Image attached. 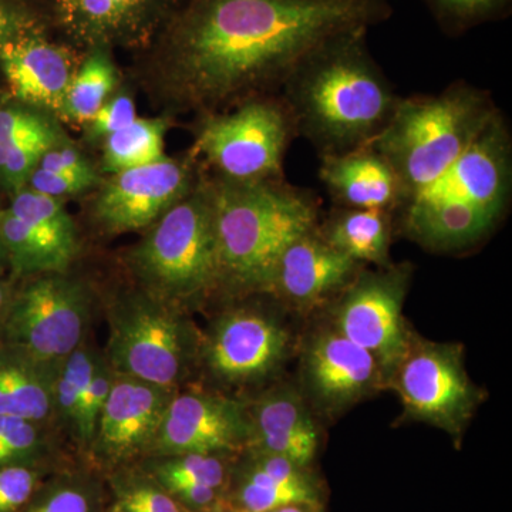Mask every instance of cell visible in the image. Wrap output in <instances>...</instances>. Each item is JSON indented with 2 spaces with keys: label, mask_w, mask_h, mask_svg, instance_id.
Instances as JSON below:
<instances>
[{
  "label": "cell",
  "mask_w": 512,
  "mask_h": 512,
  "mask_svg": "<svg viewBox=\"0 0 512 512\" xmlns=\"http://www.w3.org/2000/svg\"><path fill=\"white\" fill-rule=\"evenodd\" d=\"M302 367L306 389L323 412L349 409L386 387L375 357L335 328L309 340Z\"/></svg>",
  "instance_id": "cell-17"
},
{
  "label": "cell",
  "mask_w": 512,
  "mask_h": 512,
  "mask_svg": "<svg viewBox=\"0 0 512 512\" xmlns=\"http://www.w3.org/2000/svg\"><path fill=\"white\" fill-rule=\"evenodd\" d=\"M188 315L138 286L117 293L107 303V362L117 375L183 389L197 372L201 338Z\"/></svg>",
  "instance_id": "cell-6"
},
{
  "label": "cell",
  "mask_w": 512,
  "mask_h": 512,
  "mask_svg": "<svg viewBox=\"0 0 512 512\" xmlns=\"http://www.w3.org/2000/svg\"><path fill=\"white\" fill-rule=\"evenodd\" d=\"M107 512H117V511H114L113 508H111L109 505V510H107Z\"/></svg>",
  "instance_id": "cell-46"
},
{
  "label": "cell",
  "mask_w": 512,
  "mask_h": 512,
  "mask_svg": "<svg viewBox=\"0 0 512 512\" xmlns=\"http://www.w3.org/2000/svg\"><path fill=\"white\" fill-rule=\"evenodd\" d=\"M367 28L345 30L311 50L281 94L319 157L372 144L392 119L400 96L367 45Z\"/></svg>",
  "instance_id": "cell-2"
},
{
  "label": "cell",
  "mask_w": 512,
  "mask_h": 512,
  "mask_svg": "<svg viewBox=\"0 0 512 512\" xmlns=\"http://www.w3.org/2000/svg\"><path fill=\"white\" fill-rule=\"evenodd\" d=\"M36 137H53L45 121L19 110H0V144Z\"/></svg>",
  "instance_id": "cell-40"
},
{
  "label": "cell",
  "mask_w": 512,
  "mask_h": 512,
  "mask_svg": "<svg viewBox=\"0 0 512 512\" xmlns=\"http://www.w3.org/2000/svg\"><path fill=\"white\" fill-rule=\"evenodd\" d=\"M60 437L55 427L0 416V467L62 466L76 456L63 450Z\"/></svg>",
  "instance_id": "cell-27"
},
{
  "label": "cell",
  "mask_w": 512,
  "mask_h": 512,
  "mask_svg": "<svg viewBox=\"0 0 512 512\" xmlns=\"http://www.w3.org/2000/svg\"><path fill=\"white\" fill-rule=\"evenodd\" d=\"M319 178L335 207L394 214L409 200L399 175L372 144L320 157Z\"/></svg>",
  "instance_id": "cell-20"
},
{
  "label": "cell",
  "mask_w": 512,
  "mask_h": 512,
  "mask_svg": "<svg viewBox=\"0 0 512 512\" xmlns=\"http://www.w3.org/2000/svg\"><path fill=\"white\" fill-rule=\"evenodd\" d=\"M28 181L32 191L60 200L67 195L79 194L92 187L96 183V175L59 174L36 167Z\"/></svg>",
  "instance_id": "cell-38"
},
{
  "label": "cell",
  "mask_w": 512,
  "mask_h": 512,
  "mask_svg": "<svg viewBox=\"0 0 512 512\" xmlns=\"http://www.w3.org/2000/svg\"><path fill=\"white\" fill-rule=\"evenodd\" d=\"M248 443L244 399L185 386L171 397L148 457L184 453L238 456Z\"/></svg>",
  "instance_id": "cell-13"
},
{
  "label": "cell",
  "mask_w": 512,
  "mask_h": 512,
  "mask_svg": "<svg viewBox=\"0 0 512 512\" xmlns=\"http://www.w3.org/2000/svg\"><path fill=\"white\" fill-rule=\"evenodd\" d=\"M444 35L458 37L511 15L512 0H421Z\"/></svg>",
  "instance_id": "cell-35"
},
{
  "label": "cell",
  "mask_w": 512,
  "mask_h": 512,
  "mask_svg": "<svg viewBox=\"0 0 512 512\" xmlns=\"http://www.w3.org/2000/svg\"><path fill=\"white\" fill-rule=\"evenodd\" d=\"M116 82L113 64L103 52L93 53L74 73L62 113L76 123H89L106 103Z\"/></svg>",
  "instance_id": "cell-34"
},
{
  "label": "cell",
  "mask_w": 512,
  "mask_h": 512,
  "mask_svg": "<svg viewBox=\"0 0 512 512\" xmlns=\"http://www.w3.org/2000/svg\"><path fill=\"white\" fill-rule=\"evenodd\" d=\"M110 507L117 512H187L138 464L104 474Z\"/></svg>",
  "instance_id": "cell-33"
},
{
  "label": "cell",
  "mask_w": 512,
  "mask_h": 512,
  "mask_svg": "<svg viewBox=\"0 0 512 512\" xmlns=\"http://www.w3.org/2000/svg\"><path fill=\"white\" fill-rule=\"evenodd\" d=\"M0 247L20 275L66 272L70 266V262L9 210L0 212Z\"/></svg>",
  "instance_id": "cell-32"
},
{
  "label": "cell",
  "mask_w": 512,
  "mask_h": 512,
  "mask_svg": "<svg viewBox=\"0 0 512 512\" xmlns=\"http://www.w3.org/2000/svg\"><path fill=\"white\" fill-rule=\"evenodd\" d=\"M393 212L335 207L318 222V234L330 247L359 264L387 266Z\"/></svg>",
  "instance_id": "cell-25"
},
{
  "label": "cell",
  "mask_w": 512,
  "mask_h": 512,
  "mask_svg": "<svg viewBox=\"0 0 512 512\" xmlns=\"http://www.w3.org/2000/svg\"><path fill=\"white\" fill-rule=\"evenodd\" d=\"M498 111L487 90L460 80L437 96L400 97L372 146L399 175L409 202L443 177Z\"/></svg>",
  "instance_id": "cell-4"
},
{
  "label": "cell",
  "mask_w": 512,
  "mask_h": 512,
  "mask_svg": "<svg viewBox=\"0 0 512 512\" xmlns=\"http://www.w3.org/2000/svg\"><path fill=\"white\" fill-rule=\"evenodd\" d=\"M221 264V295H264L282 249L318 227L319 201L285 178L261 183L210 180Z\"/></svg>",
  "instance_id": "cell-3"
},
{
  "label": "cell",
  "mask_w": 512,
  "mask_h": 512,
  "mask_svg": "<svg viewBox=\"0 0 512 512\" xmlns=\"http://www.w3.org/2000/svg\"><path fill=\"white\" fill-rule=\"evenodd\" d=\"M53 146V137H36L28 140L0 144V173L9 184L18 185L29 180L47 148Z\"/></svg>",
  "instance_id": "cell-37"
},
{
  "label": "cell",
  "mask_w": 512,
  "mask_h": 512,
  "mask_svg": "<svg viewBox=\"0 0 512 512\" xmlns=\"http://www.w3.org/2000/svg\"><path fill=\"white\" fill-rule=\"evenodd\" d=\"M62 362L0 343V416L55 427V386ZM57 430V429H56Z\"/></svg>",
  "instance_id": "cell-23"
},
{
  "label": "cell",
  "mask_w": 512,
  "mask_h": 512,
  "mask_svg": "<svg viewBox=\"0 0 512 512\" xmlns=\"http://www.w3.org/2000/svg\"><path fill=\"white\" fill-rule=\"evenodd\" d=\"M291 335L261 303L229 305L201 332L197 370L228 396L271 380L284 365Z\"/></svg>",
  "instance_id": "cell-8"
},
{
  "label": "cell",
  "mask_w": 512,
  "mask_h": 512,
  "mask_svg": "<svg viewBox=\"0 0 512 512\" xmlns=\"http://www.w3.org/2000/svg\"><path fill=\"white\" fill-rule=\"evenodd\" d=\"M412 272L409 264L365 266L333 299V328L375 357L386 387L412 338L403 318Z\"/></svg>",
  "instance_id": "cell-11"
},
{
  "label": "cell",
  "mask_w": 512,
  "mask_h": 512,
  "mask_svg": "<svg viewBox=\"0 0 512 512\" xmlns=\"http://www.w3.org/2000/svg\"><path fill=\"white\" fill-rule=\"evenodd\" d=\"M13 293L9 291L8 286L0 282V330H2L3 322H5L6 315H8V309L10 301H12Z\"/></svg>",
  "instance_id": "cell-42"
},
{
  "label": "cell",
  "mask_w": 512,
  "mask_h": 512,
  "mask_svg": "<svg viewBox=\"0 0 512 512\" xmlns=\"http://www.w3.org/2000/svg\"><path fill=\"white\" fill-rule=\"evenodd\" d=\"M106 478L79 457L64 463L45 478L19 512H107Z\"/></svg>",
  "instance_id": "cell-26"
},
{
  "label": "cell",
  "mask_w": 512,
  "mask_h": 512,
  "mask_svg": "<svg viewBox=\"0 0 512 512\" xmlns=\"http://www.w3.org/2000/svg\"><path fill=\"white\" fill-rule=\"evenodd\" d=\"M235 458L229 454H165L146 457L138 466L165 490L178 485H204L227 495Z\"/></svg>",
  "instance_id": "cell-28"
},
{
  "label": "cell",
  "mask_w": 512,
  "mask_h": 512,
  "mask_svg": "<svg viewBox=\"0 0 512 512\" xmlns=\"http://www.w3.org/2000/svg\"><path fill=\"white\" fill-rule=\"evenodd\" d=\"M363 268L365 265L330 247L315 228L282 249L264 295L289 308L311 311L333 301Z\"/></svg>",
  "instance_id": "cell-16"
},
{
  "label": "cell",
  "mask_w": 512,
  "mask_h": 512,
  "mask_svg": "<svg viewBox=\"0 0 512 512\" xmlns=\"http://www.w3.org/2000/svg\"><path fill=\"white\" fill-rule=\"evenodd\" d=\"M269 512H323V505L292 504Z\"/></svg>",
  "instance_id": "cell-44"
},
{
  "label": "cell",
  "mask_w": 512,
  "mask_h": 512,
  "mask_svg": "<svg viewBox=\"0 0 512 512\" xmlns=\"http://www.w3.org/2000/svg\"><path fill=\"white\" fill-rule=\"evenodd\" d=\"M63 466V464H62ZM60 466L0 467V512H19L40 484Z\"/></svg>",
  "instance_id": "cell-36"
},
{
  "label": "cell",
  "mask_w": 512,
  "mask_h": 512,
  "mask_svg": "<svg viewBox=\"0 0 512 512\" xmlns=\"http://www.w3.org/2000/svg\"><path fill=\"white\" fill-rule=\"evenodd\" d=\"M298 137L281 94L241 101L229 114L208 116L198 133L197 151L232 183H261L284 177L286 151Z\"/></svg>",
  "instance_id": "cell-7"
},
{
  "label": "cell",
  "mask_w": 512,
  "mask_h": 512,
  "mask_svg": "<svg viewBox=\"0 0 512 512\" xmlns=\"http://www.w3.org/2000/svg\"><path fill=\"white\" fill-rule=\"evenodd\" d=\"M0 62L10 90L18 99L62 111L74 77L69 53L37 37L6 40Z\"/></svg>",
  "instance_id": "cell-21"
},
{
  "label": "cell",
  "mask_w": 512,
  "mask_h": 512,
  "mask_svg": "<svg viewBox=\"0 0 512 512\" xmlns=\"http://www.w3.org/2000/svg\"><path fill=\"white\" fill-rule=\"evenodd\" d=\"M249 424L247 450L284 457L309 467L318 453L319 430L305 402L288 386L245 400Z\"/></svg>",
  "instance_id": "cell-19"
},
{
  "label": "cell",
  "mask_w": 512,
  "mask_h": 512,
  "mask_svg": "<svg viewBox=\"0 0 512 512\" xmlns=\"http://www.w3.org/2000/svg\"><path fill=\"white\" fill-rule=\"evenodd\" d=\"M399 394L406 419L423 421L460 437L483 393L464 366L463 348L413 335L389 386Z\"/></svg>",
  "instance_id": "cell-10"
},
{
  "label": "cell",
  "mask_w": 512,
  "mask_h": 512,
  "mask_svg": "<svg viewBox=\"0 0 512 512\" xmlns=\"http://www.w3.org/2000/svg\"><path fill=\"white\" fill-rule=\"evenodd\" d=\"M12 26V15L3 6H0V43L6 42V37L9 36Z\"/></svg>",
  "instance_id": "cell-43"
},
{
  "label": "cell",
  "mask_w": 512,
  "mask_h": 512,
  "mask_svg": "<svg viewBox=\"0 0 512 512\" xmlns=\"http://www.w3.org/2000/svg\"><path fill=\"white\" fill-rule=\"evenodd\" d=\"M190 165L164 160L113 174L94 204V220L107 234L143 231L194 190Z\"/></svg>",
  "instance_id": "cell-14"
},
{
  "label": "cell",
  "mask_w": 512,
  "mask_h": 512,
  "mask_svg": "<svg viewBox=\"0 0 512 512\" xmlns=\"http://www.w3.org/2000/svg\"><path fill=\"white\" fill-rule=\"evenodd\" d=\"M511 187L510 124L498 111L443 177L414 198L467 202L503 217Z\"/></svg>",
  "instance_id": "cell-15"
},
{
  "label": "cell",
  "mask_w": 512,
  "mask_h": 512,
  "mask_svg": "<svg viewBox=\"0 0 512 512\" xmlns=\"http://www.w3.org/2000/svg\"><path fill=\"white\" fill-rule=\"evenodd\" d=\"M2 254H3V249H2V247H0V255H2Z\"/></svg>",
  "instance_id": "cell-47"
},
{
  "label": "cell",
  "mask_w": 512,
  "mask_h": 512,
  "mask_svg": "<svg viewBox=\"0 0 512 512\" xmlns=\"http://www.w3.org/2000/svg\"><path fill=\"white\" fill-rule=\"evenodd\" d=\"M66 272L33 276L13 293L0 343L39 359L63 362L90 338L93 292Z\"/></svg>",
  "instance_id": "cell-9"
},
{
  "label": "cell",
  "mask_w": 512,
  "mask_h": 512,
  "mask_svg": "<svg viewBox=\"0 0 512 512\" xmlns=\"http://www.w3.org/2000/svg\"><path fill=\"white\" fill-rule=\"evenodd\" d=\"M392 15L389 0H183L165 25L168 76L205 110L279 93L320 43Z\"/></svg>",
  "instance_id": "cell-1"
},
{
  "label": "cell",
  "mask_w": 512,
  "mask_h": 512,
  "mask_svg": "<svg viewBox=\"0 0 512 512\" xmlns=\"http://www.w3.org/2000/svg\"><path fill=\"white\" fill-rule=\"evenodd\" d=\"M175 392L116 373L82 460L103 476L119 468L136 466L150 454Z\"/></svg>",
  "instance_id": "cell-12"
},
{
  "label": "cell",
  "mask_w": 512,
  "mask_h": 512,
  "mask_svg": "<svg viewBox=\"0 0 512 512\" xmlns=\"http://www.w3.org/2000/svg\"><path fill=\"white\" fill-rule=\"evenodd\" d=\"M9 211L72 264L77 254V231L59 198L32 190L16 195Z\"/></svg>",
  "instance_id": "cell-29"
},
{
  "label": "cell",
  "mask_w": 512,
  "mask_h": 512,
  "mask_svg": "<svg viewBox=\"0 0 512 512\" xmlns=\"http://www.w3.org/2000/svg\"><path fill=\"white\" fill-rule=\"evenodd\" d=\"M136 119V106L133 100L127 96H120L100 107L93 119L89 121L90 130L94 136L109 137L130 126Z\"/></svg>",
  "instance_id": "cell-39"
},
{
  "label": "cell",
  "mask_w": 512,
  "mask_h": 512,
  "mask_svg": "<svg viewBox=\"0 0 512 512\" xmlns=\"http://www.w3.org/2000/svg\"><path fill=\"white\" fill-rule=\"evenodd\" d=\"M225 501L241 512H269L292 504L323 505V494L309 467L245 450L235 458Z\"/></svg>",
  "instance_id": "cell-18"
},
{
  "label": "cell",
  "mask_w": 512,
  "mask_h": 512,
  "mask_svg": "<svg viewBox=\"0 0 512 512\" xmlns=\"http://www.w3.org/2000/svg\"><path fill=\"white\" fill-rule=\"evenodd\" d=\"M100 349L87 338L60 366L55 386V426L60 436L66 434L72 446L86 396L87 386ZM63 437V436H62ZM74 454V453H73Z\"/></svg>",
  "instance_id": "cell-30"
},
{
  "label": "cell",
  "mask_w": 512,
  "mask_h": 512,
  "mask_svg": "<svg viewBox=\"0 0 512 512\" xmlns=\"http://www.w3.org/2000/svg\"><path fill=\"white\" fill-rule=\"evenodd\" d=\"M37 168L69 175H94L92 167L74 148H47Z\"/></svg>",
  "instance_id": "cell-41"
},
{
  "label": "cell",
  "mask_w": 512,
  "mask_h": 512,
  "mask_svg": "<svg viewBox=\"0 0 512 512\" xmlns=\"http://www.w3.org/2000/svg\"><path fill=\"white\" fill-rule=\"evenodd\" d=\"M138 288L190 313L221 293V264L210 180L147 229L128 256Z\"/></svg>",
  "instance_id": "cell-5"
},
{
  "label": "cell",
  "mask_w": 512,
  "mask_h": 512,
  "mask_svg": "<svg viewBox=\"0 0 512 512\" xmlns=\"http://www.w3.org/2000/svg\"><path fill=\"white\" fill-rule=\"evenodd\" d=\"M413 241L433 251H458L487 237L500 215L467 202L414 198L399 210Z\"/></svg>",
  "instance_id": "cell-22"
},
{
  "label": "cell",
  "mask_w": 512,
  "mask_h": 512,
  "mask_svg": "<svg viewBox=\"0 0 512 512\" xmlns=\"http://www.w3.org/2000/svg\"><path fill=\"white\" fill-rule=\"evenodd\" d=\"M207 512H241L238 511L237 508L232 507L231 504H228L227 501H222L221 504H218L217 507L212 508V510Z\"/></svg>",
  "instance_id": "cell-45"
},
{
  "label": "cell",
  "mask_w": 512,
  "mask_h": 512,
  "mask_svg": "<svg viewBox=\"0 0 512 512\" xmlns=\"http://www.w3.org/2000/svg\"><path fill=\"white\" fill-rule=\"evenodd\" d=\"M164 133L163 121L137 117L130 126L106 137L104 170L117 174L164 160Z\"/></svg>",
  "instance_id": "cell-31"
},
{
  "label": "cell",
  "mask_w": 512,
  "mask_h": 512,
  "mask_svg": "<svg viewBox=\"0 0 512 512\" xmlns=\"http://www.w3.org/2000/svg\"><path fill=\"white\" fill-rule=\"evenodd\" d=\"M183 0H55L57 13L74 35L89 42L140 36Z\"/></svg>",
  "instance_id": "cell-24"
}]
</instances>
